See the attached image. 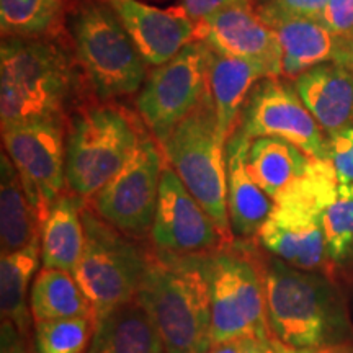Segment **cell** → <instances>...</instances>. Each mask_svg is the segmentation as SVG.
Wrapping results in <instances>:
<instances>
[{
    "label": "cell",
    "instance_id": "cell-1",
    "mask_svg": "<svg viewBox=\"0 0 353 353\" xmlns=\"http://www.w3.org/2000/svg\"><path fill=\"white\" fill-rule=\"evenodd\" d=\"M249 245L263 281L272 337L294 348L353 350V324L332 278L291 267L255 239Z\"/></svg>",
    "mask_w": 353,
    "mask_h": 353
},
{
    "label": "cell",
    "instance_id": "cell-2",
    "mask_svg": "<svg viewBox=\"0 0 353 353\" xmlns=\"http://www.w3.org/2000/svg\"><path fill=\"white\" fill-rule=\"evenodd\" d=\"M208 255L152 247L139 299L156 322L167 353H206L213 343Z\"/></svg>",
    "mask_w": 353,
    "mask_h": 353
},
{
    "label": "cell",
    "instance_id": "cell-3",
    "mask_svg": "<svg viewBox=\"0 0 353 353\" xmlns=\"http://www.w3.org/2000/svg\"><path fill=\"white\" fill-rule=\"evenodd\" d=\"M337 185L332 164L312 159L306 174L273 200L272 214L255 237L257 244L291 267L329 275L322 214Z\"/></svg>",
    "mask_w": 353,
    "mask_h": 353
},
{
    "label": "cell",
    "instance_id": "cell-4",
    "mask_svg": "<svg viewBox=\"0 0 353 353\" xmlns=\"http://www.w3.org/2000/svg\"><path fill=\"white\" fill-rule=\"evenodd\" d=\"M72 68L59 46L39 38H3L0 46V121L3 126L63 118Z\"/></svg>",
    "mask_w": 353,
    "mask_h": 353
},
{
    "label": "cell",
    "instance_id": "cell-5",
    "mask_svg": "<svg viewBox=\"0 0 353 353\" xmlns=\"http://www.w3.org/2000/svg\"><path fill=\"white\" fill-rule=\"evenodd\" d=\"M82 219L85 249L74 276L92 304L97 325L114 309L138 298L152 245L118 231L87 205H82Z\"/></svg>",
    "mask_w": 353,
    "mask_h": 353
},
{
    "label": "cell",
    "instance_id": "cell-6",
    "mask_svg": "<svg viewBox=\"0 0 353 353\" xmlns=\"http://www.w3.org/2000/svg\"><path fill=\"white\" fill-rule=\"evenodd\" d=\"M161 145L165 161L174 167L188 192L216 226L234 239L228 214L226 141L221 136L210 88Z\"/></svg>",
    "mask_w": 353,
    "mask_h": 353
},
{
    "label": "cell",
    "instance_id": "cell-7",
    "mask_svg": "<svg viewBox=\"0 0 353 353\" xmlns=\"http://www.w3.org/2000/svg\"><path fill=\"white\" fill-rule=\"evenodd\" d=\"M144 131L123 110L97 107L77 114L65 134V185L90 200L134 156Z\"/></svg>",
    "mask_w": 353,
    "mask_h": 353
},
{
    "label": "cell",
    "instance_id": "cell-8",
    "mask_svg": "<svg viewBox=\"0 0 353 353\" xmlns=\"http://www.w3.org/2000/svg\"><path fill=\"white\" fill-rule=\"evenodd\" d=\"M77 56L101 99L132 95L145 82V61L118 17L100 0L82 3L70 23Z\"/></svg>",
    "mask_w": 353,
    "mask_h": 353
},
{
    "label": "cell",
    "instance_id": "cell-9",
    "mask_svg": "<svg viewBox=\"0 0 353 353\" xmlns=\"http://www.w3.org/2000/svg\"><path fill=\"white\" fill-rule=\"evenodd\" d=\"M249 244L250 239H232L208 255L213 343L272 337L263 281Z\"/></svg>",
    "mask_w": 353,
    "mask_h": 353
},
{
    "label": "cell",
    "instance_id": "cell-10",
    "mask_svg": "<svg viewBox=\"0 0 353 353\" xmlns=\"http://www.w3.org/2000/svg\"><path fill=\"white\" fill-rule=\"evenodd\" d=\"M211 54L208 44L196 39L145 79L136 105L159 144L208 92Z\"/></svg>",
    "mask_w": 353,
    "mask_h": 353
},
{
    "label": "cell",
    "instance_id": "cell-11",
    "mask_svg": "<svg viewBox=\"0 0 353 353\" xmlns=\"http://www.w3.org/2000/svg\"><path fill=\"white\" fill-rule=\"evenodd\" d=\"M159 143L143 132L134 156L87 206L118 231L138 241L151 237L164 169Z\"/></svg>",
    "mask_w": 353,
    "mask_h": 353
},
{
    "label": "cell",
    "instance_id": "cell-12",
    "mask_svg": "<svg viewBox=\"0 0 353 353\" xmlns=\"http://www.w3.org/2000/svg\"><path fill=\"white\" fill-rule=\"evenodd\" d=\"M2 143L43 224L48 211L68 187L63 118L3 126Z\"/></svg>",
    "mask_w": 353,
    "mask_h": 353
},
{
    "label": "cell",
    "instance_id": "cell-13",
    "mask_svg": "<svg viewBox=\"0 0 353 353\" xmlns=\"http://www.w3.org/2000/svg\"><path fill=\"white\" fill-rule=\"evenodd\" d=\"M241 130L247 138H280L317 161H329L327 132L312 117L294 85L278 77L262 79L242 110Z\"/></svg>",
    "mask_w": 353,
    "mask_h": 353
},
{
    "label": "cell",
    "instance_id": "cell-14",
    "mask_svg": "<svg viewBox=\"0 0 353 353\" xmlns=\"http://www.w3.org/2000/svg\"><path fill=\"white\" fill-rule=\"evenodd\" d=\"M231 241L165 161L149 237L154 249L179 255H205Z\"/></svg>",
    "mask_w": 353,
    "mask_h": 353
},
{
    "label": "cell",
    "instance_id": "cell-15",
    "mask_svg": "<svg viewBox=\"0 0 353 353\" xmlns=\"http://www.w3.org/2000/svg\"><path fill=\"white\" fill-rule=\"evenodd\" d=\"M196 39L221 54L259 64L268 77L283 76L280 43L255 7H231L206 17L196 23Z\"/></svg>",
    "mask_w": 353,
    "mask_h": 353
},
{
    "label": "cell",
    "instance_id": "cell-16",
    "mask_svg": "<svg viewBox=\"0 0 353 353\" xmlns=\"http://www.w3.org/2000/svg\"><path fill=\"white\" fill-rule=\"evenodd\" d=\"M110 7L151 65L170 61L188 43L196 41V21L182 7H156L143 0H100Z\"/></svg>",
    "mask_w": 353,
    "mask_h": 353
},
{
    "label": "cell",
    "instance_id": "cell-17",
    "mask_svg": "<svg viewBox=\"0 0 353 353\" xmlns=\"http://www.w3.org/2000/svg\"><path fill=\"white\" fill-rule=\"evenodd\" d=\"M250 138L241 126L226 144L228 214L234 239H255L273 211V198L260 188L247 165Z\"/></svg>",
    "mask_w": 353,
    "mask_h": 353
},
{
    "label": "cell",
    "instance_id": "cell-18",
    "mask_svg": "<svg viewBox=\"0 0 353 353\" xmlns=\"http://www.w3.org/2000/svg\"><path fill=\"white\" fill-rule=\"evenodd\" d=\"M259 17L276 34L285 77L296 79L324 63L341 64L347 39L330 32L322 21L281 15Z\"/></svg>",
    "mask_w": 353,
    "mask_h": 353
},
{
    "label": "cell",
    "instance_id": "cell-19",
    "mask_svg": "<svg viewBox=\"0 0 353 353\" xmlns=\"http://www.w3.org/2000/svg\"><path fill=\"white\" fill-rule=\"evenodd\" d=\"M294 88L327 134L353 123V70L347 65H316L296 77Z\"/></svg>",
    "mask_w": 353,
    "mask_h": 353
},
{
    "label": "cell",
    "instance_id": "cell-20",
    "mask_svg": "<svg viewBox=\"0 0 353 353\" xmlns=\"http://www.w3.org/2000/svg\"><path fill=\"white\" fill-rule=\"evenodd\" d=\"M267 77L268 74L259 64L213 51L208 88L213 99L221 136L226 141V144L234 131L239 128L237 121L250 92L262 79Z\"/></svg>",
    "mask_w": 353,
    "mask_h": 353
},
{
    "label": "cell",
    "instance_id": "cell-21",
    "mask_svg": "<svg viewBox=\"0 0 353 353\" xmlns=\"http://www.w3.org/2000/svg\"><path fill=\"white\" fill-rule=\"evenodd\" d=\"M87 353H167L156 322L139 296L97 322Z\"/></svg>",
    "mask_w": 353,
    "mask_h": 353
},
{
    "label": "cell",
    "instance_id": "cell-22",
    "mask_svg": "<svg viewBox=\"0 0 353 353\" xmlns=\"http://www.w3.org/2000/svg\"><path fill=\"white\" fill-rule=\"evenodd\" d=\"M82 200L72 193L57 198L41 224V267L74 273L85 249Z\"/></svg>",
    "mask_w": 353,
    "mask_h": 353
},
{
    "label": "cell",
    "instance_id": "cell-23",
    "mask_svg": "<svg viewBox=\"0 0 353 353\" xmlns=\"http://www.w3.org/2000/svg\"><path fill=\"white\" fill-rule=\"evenodd\" d=\"M41 263V237L25 249L0 257V309L2 322H8L33 341V316L30 309L32 286Z\"/></svg>",
    "mask_w": 353,
    "mask_h": 353
},
{
    "label": "cell",
    "instance_id": "cell-24",
    "mask_svg": "<svg viewBox=\"0 0 353 353\" xmlns=\"http://www.w3.org/2000/svg\"><path fill=\"white\" fill-rule=\"evenodd\" d=\"M41 237V219L6 152L0 157V249L12 254Z\"/></svg>",
    "mask_w": 353,
    "mask_h": 353
},
{
    "label": "cell",
    "instance_id": "cell-25",
    "mask_svg": "<svg viewBox=\"0 0 353 353\" xmlns=\"http://www.w3.org/2000/svg\"><path fill=\"white\" fill-rule=\"evenodd\" d=\"M311 161L298 145L280 138L252 139L247 152L250 174L273 200L306 174Z\"/></svg>",
    "mask_w": 353,
    "mask_h": 353
},
{
    "label": "cell",
    "instance_id": "cell-26",
    "mask_svg": "<svg viewBox=\"0 0 353 353\" xmlns=\"http://www.w3.org/2000/svg\"><path fill=\"white\" fill-rule=\"evenodd\" d=\"M33 321L92 317L94 309L74 273L57 268H39L30 296Z\"/></svg>",
    "mask_w": 353,
    "mask_h": 353
},
{
    "label": "cell",
    "instance_id": "cell-27",
    "mask_svg": "<svg viewBox=\"0 0 353 353\" xmlns=\"http://www.w3.org/2000/svg\"><path fill=\"white\" fill-rule=\"evenodd\" d=\"M330 270L353 265V183L339 182L322 214Z\"/></svg>",
    "mask_w": 353,
    "mask_h": 353
},
{
    "label": "cell",
    "instance_id": "cell-28",
    "mask_svg": "<svg viewBox=\"0 0 353 353\" xmlns=\"http://www.w3.org/2000/svg\"><path fill=\"white\" fill-rule=\"evenodd\" d=\"M63 0H0L3 38H38L56 23Z\"/></svg>",
    "mask_w": 353,
    "mask_h": 353
},
{
    "label": "cell",
    "instance_id": "cell-29",
    "mask_svg": "<svg viewBox=\"0 0 353 353\" xmlns=\"http://www.w3.org/2000/svg\"><path fill=\"white\" fill-rule=\"evenodd\" d=\"M95 332L92 317L37 321L32 353H87Z\"/></svg>",
    "mask_w": 353,
    "mask_h": 353
},
{
    "label": "cell",
    "instance_id": "cell-30",
    "mask_svg": "<svg viewBox=\"0 0 353 353\" xmlns=\"http://www.w3.org/2000/svg\"><path fill=\"white\" fill-rule=\"evenodd\" d=\"M329 162L341 183H353V123L327 134Z\"/></svg>",
    "mask_w": 353,
    "mask_h": 353
},
{
    "label": "cell",
    "instance_id": "cell-31",
    "mask_svg": "<svg viewBox=\"0 0 353 353\" xmlns=\"http://www.w3.org/2000/svg\"><path fill=\"white\" fill-rule=\"evenodd\" d=\"M329 0H263L255 8L259 15H281L322 21Z\"/></svg>",
    "mask_w": 353,
    "mask_h": 353
},
{
    "label": "cell",
    "instance_id": "cell-32",
    "mask_svg": "<svg viewBox=\"0 0 353 353\" xmlns=\"http://www.w3.org/2000/svg\"><path fill=\"white\" fill-rule=\"evenodd\" d=\"M322 23L343 39L353 37V0H329Z\"/></svg>",
    "mask_w": 353,
    "mask_h": 353
},
{
    "label": "cell",
    "instance_id": "cell-33",
    "mask_svg": "<svg viewBox=\"0 0 353 353\" xmlns=\"http://www.w3.org/2000/svg\"><path fill=\"white\" fill-rule=\"evenodd\" d=\"M255 0H180V7L193 21H201L206 17L214 15L231 7L249 6L254 7Z\"/></svg>",
    "mask_w": 353,
    "mask_h": 353
},
{
    "label": "cell",
    "instance_id": "cell-34",
    "mask_svg": "<svg viewBox=\"0 0 353 353\" xmlns=\"http://www.w3.org/2000/svg\"><path fill=\"white\" fill-rule=\"evenodd\" d=\"M250 353H353L350 348H294L276 341L275 337L259 341Z\"/></svg>",
    "mask_w": 353,
    "mask_h": 353
},
{
    "label": "cell",
    "instance_id": "cell-35",
    "mask_svg": "<svg viewBox=\"0 0 353 353\" xmlns=\"http://www.w3.org/2000/svg\"><path fill=\"white\" fill-rule=\"evenodd\" d=\"M259 341L263 339H249V337H236L228 339V341L216 342L206 353H250L257 345Z\"/></svg>",
    "mask_w": 353,
    "mask_h": 353
},
{
    "label": "cell",
    "instance_id": "cell-36",
    "mask_svg": "<svg viewBox=\"0 0 353 353\" xmlns=\"http://www.w3.org/2000/svg\"><path fill=\"white\" fill-rule=\"evenodd\" d=\"M2 353H30L28 342L8 322H2Z\"/></svg>",
    "mask_w": 353,
    "mask_h": 353
},
{
    "label": "cell",
    "instance_id": "cell-37",
    "mask_svg": "<svg viewBox=\"0 0 353 353\" xmlns=\"http://www.w3.org/2000/svg\"><path fill=\"white\" fill-rule=\"evenodd\" d=\"M341 64L347 65L348 69L353 70V37H350V38L347 39L345 52H343V57H342Z\"/></svg>",
    "mask_w": 353,
    "mask_h": 353
}]
</instances>
